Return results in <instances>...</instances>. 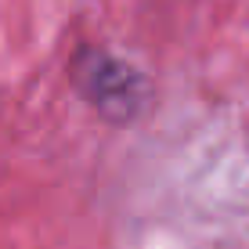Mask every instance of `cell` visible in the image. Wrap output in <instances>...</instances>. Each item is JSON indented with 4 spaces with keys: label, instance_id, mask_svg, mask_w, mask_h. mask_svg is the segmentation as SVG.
I'll return each instance as SVG.
<instances>
[{
    "label": "cell",
    "instance_id": "6da1fadb",
    "mask_svg": "<svg viewBox=\"0 0 249 249\" xmlns=\"http://www.w3.org/2000/svg\"><path fill=\"white\" fill-rule=\"evenodd\" d=\"M69 83L108 123H134L148 108L152 83L134 62L108 47H80L69 62Z\"/></svg>",
    "mask_w": 249,
    "mask_h": 249
}]
</instances>
